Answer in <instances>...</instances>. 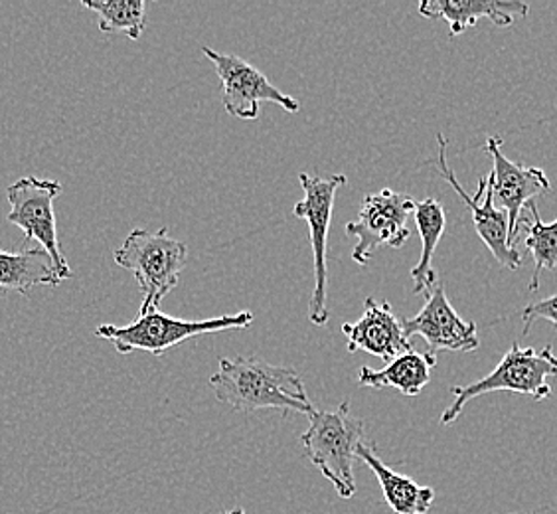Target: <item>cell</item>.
Listing matches in <instances>:
<instances>
[{"label":"cell","mask_w":557,"mask_h":514,"mask_svg":"<svg viewBox=\"0 0 557 514\" xmlns=\"http://www.w3.org/2000/svg\"><path fill=\"white\" fill-rule=\"evenodd\" d=\"M416 210V200L408 194L384 188L366 196L360 215L346 224V234L356 237L352 259L368 266L377 247H401L409 240L408 220Z\"/></svg>","instance_id":"8"},{"label":"cell","mask_w":557,"mask_h":514,"mask_svg":"<svg viewBox=\"0 0 557 514\" xmlns=\"http://www.w3.org/2000/svg\"><path fill=\"white\" fill-rule=\"evenodd\" d=\"M253 322V313L239 311L234 315L212 317L205 321H184L178 317L164 315L159 309L149 313H139L135 321L125 327L117 325H101L97 327L96 334L99 339H106L115 346L119 354L143 353L152 356H162L174 346L210 332L232 331V329H247Z\"/></svg>","instance_id":"5"},{"label":"cell","mask_w":557,"mask_h":514,"mask_svg":"<svg viewBox=\"0 0 557 514\" xmlns=\"http://www.w3.org/2000/svg\"><path fill=\"white\" fill-rule=\"evenodd\" d=\"M437 365L433 353L408 351L389 360L382 370L362 366L358 372V384L368 388H396L404 396H418L419 392L429 384L431 370Z\"/></svg>","instance_id":"16"},{"label":"cell","mask_w":557,"mask_h":514,"mask_svg":"<svg viewBox=\"0 0 557 514\" xmlns=\"http://www.w3.org/2000/svg\"><path fill=\"white\" fill-rule=\"evenodd\" d=\"M215 397L236 412L277 409L311 416L307 388L293 368L269 365L256 356L220 358L218 372L210 378Z\"/></svg>","instance_id":"1"},{"label":"cell","mask_w":557,"mask_h":514,"mask_svg":"<svg viewBox=\"0 0 557 514\" xmlns=\"http://www.w3.org/2000/svg\"><path fill=\"white\" fill-rule=\"evenodd\" d=\"M62 281V273L55 268L52 257L44 249H24V252H2L0 249V287L16 291V293H30L36 287L50 285L58 287Z\"/></svg>","instance_id":"17"},{"label":"cell","mask_w":557,"mask_h":514,"mask_svg":"<svg viewBox=\"0 0 557 514\" xmlns=\"http://www.w3.org/2000/svg\"><path fill=\"white\" fill-rule=\"evenodd\" d=\"M343 334L348 339V353L362 351L382 358L386 365L413 348L389 301L374 297L366 299L364 313L358 321L344 322Z\"/></svg>","instance_id":"13"},{"label":"cell","mask_w":557,"mask_h":514,"mask_svg":"<svg viewBox=\"0 0 557 514\" xmlns=\"http://www.w3.org/2000/svg\"><path fill=\"white\" fill-rule=\"evenodd\" d=\"M60 194L62 184L58 181L24 176L7 188V200L11 204L7 220L18 225L28 242L36 240L44 252L52 257L62 278L70 279L74 273L62 254L55 228L54 200Z\"/></svg>","instance_id":"7"},{"label":"cell","mask_w":557,"mask_h":514,"mask_svg":"<svg viewBox=\"0 0 557 514\" xmlns=\"http://www.w3.org/2000/svg\"><path fill=\"white\" fill-rule=\"evenodd\" d=\"M440 140V157H437V169H440L441 176L453 186V191L459 194L462 203L467 204V208L471 210L472 222H474V230L479 237L483 240L484 246L491 249L494 259L503 266V268L515 269L522 266V256L520 252L512 246L510 242V228H508V215L506 210H498L494 206V193L491 179L484 176L479 181V191L474 196H469L467 191L462 188L461 183L457 181L455 171L450 169L447 162V139L445 135L440 133L437 135Z\"/></svg>","instance_id":"10"},{"label":"cell","mask_w":557,"mask_h":514,"mask_svg":"<svg viewBox=\"0 0 557 514\" xmlns=\"http://www.w3.org/2000/svg\"><path fill=\"white\" fill-rule=\"evenodd\" d=\"M222 514H246L242 509H234V511H225V513Z\"/></svg>","instance_id":"22"},{"label":"cell","mask_w":557,"mask_h":514,"mask_svg":"<svg viewBox=\"0 0 557 514\" xmlns=\"http://www.w3.org/2000/svg\"><path fill=\"white\" fill-rule=\"evenodd\" d=\"M300 186L305 198L295 204L293 215L302 218L309 225V242L312 246V268H314V287L309 303V321L317 327L329 322V269H326V244L333 222L334 198L338 188L346 184L344 174L331 176H312L300 172Z\"/></svg>","instance_id":"6"},{"label":"cell","mask_w":557,"mask_h":514,"mask_svg":"<svg viewBox=\"0 0 557 514\" xmlns=\"http://www.w3.org/2000/svg\"><path fill=\"white\" fill-rule=\"evenodd\" d=\"M528 12L530 7L520 0H425L419 4L421 16L449 22L450 38L461 36L481 19L506 28L512 26L518 16H528Z\"/></svg>","instance_id":"14"},{"label":"cell","mask_w":557,"mask_h":514,"mask_svg":"<svg viewBox=\"0 0 557 514\" xmlns=\"http://www.w3.org/2000/svg\"><path fill=\"white\" fill-rule=\"evenodd\" d=\"M358 460L364 461L374 473L375 479L382 487V493L387 506L396 514H428L435 501L433 487H421L406 475L389 469L384 461L377 457L374 443L364 441L358 448Z\"/></svg>","instance_id":"15"},{"label":"cell","mask_w":557,"mask_h":514,"mask_svg":"<svg viewBox=\"0 0 557 514\" xmlns=\"http://www.w3.org/2000/svg\"><path fill=\"white\" fill-rule=\"evenodd\" d=\"M115 264L133 273L143 291L139 313L161 307L164 297L181 283V271L188 259V247L169 236V230L159 232L133 230L127 240L115 249Z\"/></svg>","instance_id":"4"},{"label":"cell","mask_w":557,"mask_h":514,"mask_svg":"<svg viewBox=\"0 0 557 514\" xmlns=\"http://www.w3.org/2000/svg\"><path fill=\"white\" fill-rule=\"evenodd\" d=\"M537 319H544V321L557 325V295H552V297H547V299L536 301V303L525 305L524 311H522L524 334L530 332L532 322L537 321Z\"/></svg>","instance_id":"21"},{"label":"cell","mask_w":557,"mask_h":514,"mask_svg":"<svg viewBox=\"0 0 557 514\" xmlns=\"http://www.w3.org/2000/svg\"><path fill=\"white\" fill-rule=\"evenodd\" d=\"M549 378H557V356L549 344L536 351L520 348V344L512 343L491 375L472 384L450 388L453 404L443 412L441 424L449 426L461 416L462 407L471 400L493 392H515L542 402L552 396V386L547 382Z\"/></svg>","instance_id":"3"},{"label":"cell","mask_w":557,"mask_h":514,"mask_svg":"<svg viewBox=\"0 0 557 514\" xmlns=\"http://www.w3.org/2000/svg\"><path fill=\"white\" fill-rule=\"evenodd\" d=\"M364 441V421L354 416L348 402L333 412L314 409L309 416V429L300 436L307 457L324 479L333 482L341 499H350L356 491L354 461Z\"/></svg>","instance_id":"2"},{"label":"cell","mask_w":557,"mask_h":514,"mask_svg":"<svg viewBox=\"0 0 557 514\" xmlns=\"http://www.w3.org/2000/svg\"><path fill=\"white\" fill-rule=\"evenodd\" d=\"M84 7L99 16L101 33L127 34L131 40H139L145 30L143 0H84Z\"/></svg>","instance_id":"20"},{"label":"cell","mask_w":557,"mask_h":514,"mask_svg":"<svg viewBox=\"0 0 557 514\" xmlns=\"http://www.w3.org/2000/svg\"><path fill=\"white\" fill-rule=\"evenodd\" d=\"M416 224H418L419 236H421V257L418 264L411 268V278H413V293L416 295H425L433 290L437 281V271L433 268V254L440 246L441 237L447 225V216L445 208L440 200L435 198H425L421 203H416Z\"/></svg>","instance_id":"18"},{"label":"cell","mask_w":557,"mask_h":514,"mask_svg":"<svg viewBox=\"0 0 557 514\" xmlns=\"http://www.w3.org/2000/svg\"><path fill=\"white\" fill-rule=\"evenodd\" d=\"M206 58L214 64L215 72L224 87V109L232 118L253 121L259 118L261 101L277 103L287 113H299L300 103L295 97L283 94L278 87L269 82L268 75L236 54L215 52L214 48H202Z\"/></svg>","instance_id":"9"},{"label":"cell","mask_w":557,"mask_h":514,"mask_svg":"<svg viewBox=\"0 0 557 514\" xmlns=\"http://www.w3.org/2000/svg\"><path fill=\"white\" fill-rule=\"evenodd\" d=\"M484 150L493 159V171L486 176L493 184L494 198L500 200L508 215L510 242L515 246L516 236L520 232V218L525 206L534 203V198L540 194H546L549 191V179L542 169L510 161L503 152V139L496 135L486 139Z\"/></svg>","instance_id":"12"},{"label":"cell","mask_w":557,"mask_h":514,"mask_svg":"<svg viewBox=\"0 0 557 514\" xmlns=\"http://www.w3.org/2000/svg\"><path fill=\"white\" fill-rule=\"evenodd\" d=\"M406 336H421L428 343L431 353L450 351V353H471L479 348V329L472 321H465L453 309L445 287L437 283L425 293V305L421 311L409 319H401Z\"/></svg>","instance_id":"11"},{"label":"cell","mask_w":557,"mask_h":514,"mask_svg":"<svg viewBox=\"0 0 557 514\" xmlns=\"http://www.w3.org/2000/svg\"><path fill=\"white\" fill-rule=\"evenodd\" d=\"M528 218H520V228L524 225L528 236H525V247L534 257V276L530 281V291H537L540 287V273L544 269L557 268V218L552 224H546L540 212H537L536 203H530L525 206Z\"/></svg>","instance_id":"19"}]
</instances>
